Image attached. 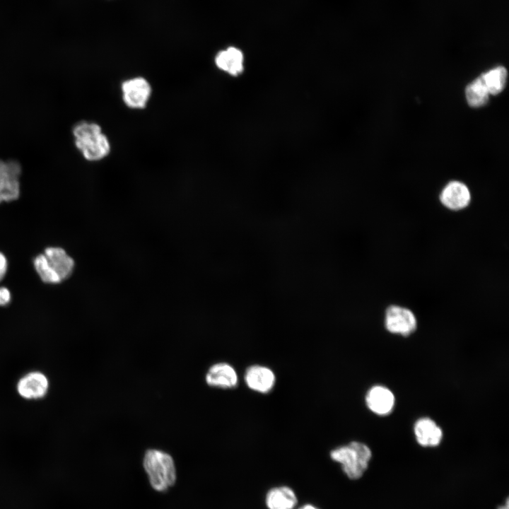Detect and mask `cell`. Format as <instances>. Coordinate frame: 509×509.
I'll list each match as a JSON object with an SVG mask.
<instances>
[{"label":"cell","instance_id":"cell-11","mask_svg":"<svg viewBox=\"0 0 509 509\" xmlns=\"http://www.w3.org/2000/svg\"><path fill=\"white\" fill-rule=\"evenodd\" d=\"M205 379L209 386L216 387L233 388L238 384V375L235 369L228 363L223 362L211 365Z\"/></svg>","mask_w":509,"mask_h":509},{"label":"cell","instance_id":"cell-4","mask_svg":"<svg viewBox=\"0 0 509 509\" xmlns=\"http://www.w3.org/2000/svg\"><path fill=\"white\" fill-rule=\"evenodd\" d=\"M384 324L390 333L408 337L417 328V320L414 312L399 305H390L385 311Z\"/></svg>","mask_w":509,"mask_h":509},{"label":"cell","instance_id":"cell-5","mask_svg":"<svg viewBox=\"0 0 509 509\" xmlns=\"http://www.w3.org/2000/svg\"><path fill=\"white\" fill-rule=\"evenodd\" d=\"M122 98L126 106L141 110L146 107L152 93L148 81L142 76H135L124 81L121 84Z\"/></svg>","mask_w":509,"mask_h":509},{"label":"cell","instance_id":"cell-12","mask_svg":"<svg viewBox=\"0 0 509 509\" xmlns=\"http://www.w3.org/2000/svg\"><path fill=\"white\" fill-rule=\"evenodd\" d=\"M247 385L252 390L267 393L269 392L275 382L274 373L269 368L262 365L249 367L245 375Z\"/></svg>","mask_w":509,"mask_h":509},{"label":"cell","instance_id":"cell-19","mask_svg":"<svg viewBox=\"0 0 509 509\" xmlns=\"http://www.w3.org/2000/svg\"><path fill=\"white\" fill-rule=\"evenodd\" d=\"M11 299L9 290L5 287H0V305L4 306L8 305Z\"/></svg>","mask_w":509,"mask_h":509},{"label":"cell","instance_id":"cell-18","mask_svg":"<svg viewBox=\"0 0 509 509\" xmlns=\"http://www.w3.org/2000/svg\"><path fill=\"white\" fill-rule=\"evenodd\" d=\"M34 267L42 281L47 283H58L62 281L57 274L52 269L44 254L37 255Z\"/></svg>","mask_w":509,"mask_h":509},{"label":"cell","instance_id":"cell-1","mask_svg":"<svg viewBox=\"0 0 509 509\" xmlns=\"http://www.w3.org/2000/svg\"><path fill=\"white\" fill-rule=\"evenodd\" d=\"M72 133L75 146L86 160L98 161L110 154V142L98 124L79 122L74 126Z\"/></svg>","mask_w":509,"mask_h":509},{"label":"cell","instance_id":"cell-15","mask_svg":"<svg viewBox=\"0 0 509 509\" xmlns=\"http://www.w3.org/2000/svg\"><path fill=\"white\" fill-rule=\"evenodd\" d=\"M265 501L268 509H294L298 499L292 488L281 486L271 488L266 495Z\"/></svg>","mask_w":509,"mask_h":509},{"label":"cell","instance_id":"cell-10","mask_svg":"<svg viewBox=\"0 0 509 509\" xmlns=\"http://www.w3.org/2000/svg\"><path fill=\"white\" fill-rule=\"evenodd\" d=\"M368 407L378 415H386L393 409L394 396L387 387L375 385L371 387L365 397Z\"/></svg>","mask_w":509,"mask_h":509},{"label":"cell","instance_id":"cell-2","mask_svg":"<svg viewBox=\"0 0 509 509\" xmlns=\"http://www.w3.org/2000/svg\"><path fill=\"white\" fill-rule=\"evenodd\" d=\"M144 467L151 486L156 491H165L175 482L174 461L169 454L163 451L148 450L144 457Z\"/></svg>","mask_w":509,"mask_h":509},{"label":"cell","instance_id":"cell-14","mask_svg":"<svg viewBox=\"0 0 509 509\" xmlns=\"http://www.w3.org/2000/svg\"><path fill=\"white\" fill-rule=\"evenodd\" d=\"M49 264L62 281L68 279L73 273L74 261L65 250L60 247H47L44 253Z\"/></svg>","mask_w":509,"mask_h":509},{"label":"cell","instance_id":"cell-22","mask_svg":"<svg viewBox=\"0 0 509 509\" xmlns=\"http://www.w3.org/2000/svg\"><path fill=\"white\" fill-rule=\"evenodd\" d=\"M498 509H509L508 508V499L506 500V503L505 505L499 507Z\"/></svg>","mask_w":509,"mask_h":509},{"label":"cell","instance_id":"cell-21","mask_svg":"<svg viewBox=\"0 0 509 509\" xmlns=\"http://www.w3.org/2000/svg\"><path fill=\"white\" fill-rule=\"evenodd\" d=\"M299 509H319L310 504H306L300 507Z\"/></svg>","mask_w":509,"mask_h":509},{"label":"cell","instance_id":"cell-16","mask_svg":"<svg viewBox=\"0 0 509 509\" xmlns=\"http://www.w3.org/2000/svg\"><path fill=\"white\" fill-rule=\"evenodd\" d=\"M480 76L489 95H495L503 90L506 84L508 72L505 67L497 66Z\"/></svg>","mask_w":509,"mask_h":509},{"label":"cell","instance_id":"cell-17","mask_svg":"<svg viewBox=\"0 0 509 509\" xmlns=\"http://www.w3.org/2000/svg\"><path fill=\"white\" fill-rule=\"evenodd\" d=\"M465 97L467 103L472 107H481L488 103L489 93L481 76L467 85Z\"/></svg>","mask_w":509,"mask_h":509},{"label":"cell","instance_id":"cell-20","mask_svg":"<svg viewBox=\"0 0 509 509\" xmlns=\"http://www.w3.org/2000/svg\"><path fill=\"white\" fill-rule=\"evenodd\" d=\"M7 270V260L4 254L0 252V281L4 277Z\"/></svg>","mask_w":509,"mask_h":509},{"label":"cell","instance_id":"cell-9","mask_svg":"<svg viewBox=\"0 0 509 509\" xmlns=\"http://www.w3.org/2000/svg\"><path fill=\"white\" fill-rule=\"evenodd\" d=\"M48 387V380L43 373L31 372L20 379L17 385V390L23 398L40 399L46 394Z\"/></svg>","mask_w":509,"mask_h":509},{"label":"cell","instance_id":"cell-6","mask_svg":"<svg viewBox=\"0 0 509 509\" xmlns=\"http://www.w3.org/2000/svg\"><path fill=\"white\" fill-rule=\"evenodd\" d=\"M21 166L15 160H0V203L17 199L20 194Z\"/></svg>","mask_w":509,"mask_h":509},{"label":"cell","instance_id":"cell-13","mask_svg":"<svg viewBox=\"0 0 509 509\" xmlns=\"http://www.w3.org/2000/svg\"><path fill=\"white\" fill-rule=\"evenodd\" d=\"M414 432L416 441L423 447L437 446L443 438L441 428L429 418L419 419L414 424Z\"/></svg>","mask_w":509,"mask_h":509},{"label":"cell","instance_id":"cell-3","mask_svg":"<svg viewBox=\"0 0 509 509\" xmlns=\"http://www.w3.org/2000/svg\"><path fill=\"white\" fill-rule=\"evenodd\" d=\"M371 456L370 448L357 441L339 447L330 452L332 460L341 464L344 472L350 479H358L363 476Z\"/></svg>","mask_w":509,"mask_h":509},{"label":"cell","instance_id":"cell-8","mask_svg":"<svg viewBox=\"0 0 509 509\" xmlns=\"http://www.w3.org/2000/svg\"><path fill=\"white\" fill-rule=\"evenodd\" d=\"M214 62L219 70L233 77L242 74L245 69L244 54L235 47H228L219 51L215 57Z\"/></svg>","mask_w":509,"mask_h":509},{"label":"cell","instance_id":"cell-7","mask_svg":"<svg viewBox=\"0 0 509 509\" xmlns=\"http://www.w3.org/2000/svg\"><path fill=\"white\" fill-rule=\"evenodd\" d=\"M441 205L450 211H460L467 209L472 201L469 187L457 180L447 183L439 194Z\"/></svg>","mask_w":509,"mask_h":509}]
</instances>
